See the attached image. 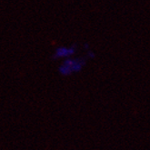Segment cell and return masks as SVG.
<instances>
[{
    "label": "cell",
    "mask_w": 150,
    "mask_h": 150,
    "mask_svg": "<svg viewBox=\"0 0 150 150\" xmlns=\"http://www.w3.org/2000/svg\"><path fill=\"white\" fill-rule=\"evenodd\" d=\"M86 64V57H67L58 67V72L64 76H71L72 74L80 72Z\"/></svg>",
    "instance_id": "1"
},
{
    "label": "cell",
    "mask_w": 150,
    "mask_h": 150,
    "mask_svg": "<svg viewBox=\"0 0 150 150\" xmlns=\"http://www.w3.org/2000/svg\"><path fill=\"white\" fill-rule=\"evenodd\" d=\"M76 51V45L73 44V45L69 46V47H58L56 48L54 54L52 56V58L54 60L60 59V58H67V57H71L75 55V53Z\"/></svg>",
    "instance_id": "2"
},
{
    "label": "cell",
    "mask_w": 150,
    "mask_h": 150,
    "mask_svg": "<svg viewBox=\"0 0 150 150\" xmlns=\"http://www.w3.org/2000/svg\"><path fill=\"white\" fill-rule=\"evenodd\" d=\"M88 57H90V58L95 57V54H94L92 51H87V58Z\"/></svg>",
    "instance_id": "3"
}]
</instances>
